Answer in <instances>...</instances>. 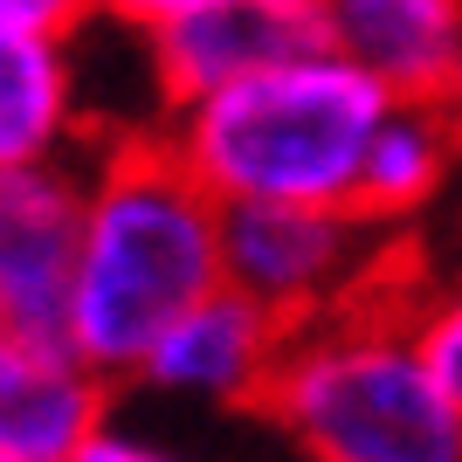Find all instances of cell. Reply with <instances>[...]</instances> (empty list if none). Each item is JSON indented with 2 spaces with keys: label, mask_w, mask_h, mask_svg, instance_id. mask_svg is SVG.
Segmentation results:
<instances>
[{
  "label": "cell",
  "mask_w": 462,
  "mask_h": 462,
  "mask_svg": "<svg viewBox=\"0 0 462 462\" xmlns=\"http://www.w3.org/2000/svg\"><path fill=\"white\" fill-rule=\"evenodd\" d=\"M221 283V200L166 138L97 145L83 193V255L69 290V352L97 380H138L145 352Z\"/></svg>",
  "instance_id": "1"
},
{
  "label": "cell",
  "mask_w": 462,
  "mask_h": 462,
  "mask_svg": "<svg viewBox=\"0 0 462 462\" xmlns=\"http://www.w3.org/2000/svg\"><path fill=\"white\" fill-rule=\"evenodd\" d=\"M69 138H83L69 35L0 21V173L62 159Z\"/></svg>",
  "instance_id": "11"
},
{
  "label": "cell",
  "mask_w": 462,
  "mask_h": 462,
  "mask_svg": "<svg viewBox=\"0 0 462 462\" xmlns=\"http://www.w3.org/2000/svg\"><path fill=\"white\" fill-rule=\"evenodd\" d=\"M90 166L35 159L0 173V331L69 346Z\"/></svg>",
  "instance_id": "5"
},
{
  "label": "cell",
  "mask_w": 462,
  "mask_h": 462,
  "mask_svg": "<svg viewBox=\"0 0 462 462\" xmlns=\"http://www.w3.org/2000/svg\"><path fill=\"white\" fill-rule=\"evenodd\" d=\"M0 462H7V456H0Z\"/></svg>",
  "instance_id": "17"
},
{
  "label": "cell",
  "mask_w": 462,
  "mask_h": 462,
  "mask_svg": "<svg viewBox=\"0 0 462 462\" xmlns=\"http://www.w3.org/2000/svg\"><path fill=\"white\" fill-rule=\"evenodd\" d=\"M77 462H180V456H166L159 442H145V435H132V428L104 421L90 442L77 448Z\"/></svg>",
  "instance_id": "14"
},
{
  "label": "cell",
  "mask_w": 462,
  "mask_h": 462,
  "mask_svg": "<svg viewBox=\"0 0 462 462\" xmlns=\"http://www.w3.org/2000/svg\"><path fill=\"white\" fill-rule=\"evenodd\" d=\"M104 386L69 346L0 331V456L7 462H77L104 414Z\"/></svg>",
  "instance_id": "9"
},
{
  "label": "cell",
  "mask_w": 462,
  "mask_h": 462,
  "mask_svg": "<svg viewBox=\"0 0 462 462\" xmlns=\"http://www.w3.org/2000/svg\"><path fill=\"white\" fill-rule=\"evenodd\" d=\"M290 331L276 325L270 310L242 297L235 283H214L200 304H187L173 325L152 338L138 380L180 401H214V407H263L276 380Z\"/></svg>",
  "instance_id": "7"
},
{
  "label": "cell",
  "mask_w": 462,
  "mask_h": 462,
  "mask_svg": "<svg viewBox=\"0 0 462 462\" xmlns=\"http://www.w3.org/2000/svg\"><path fill=\"white\" fill-rule=\"evenodd\" d=\"M414 290L290 331L263 414L304 462H462V401L414 346Z\"/></svg>",
  "instance_id": "3"
},
{
  "label": "cell",
  "mask_w": 462,
  "mask_h": 462,
  "mask_svg": "<svg viewBox=\"0 0 462 462\" xmlns=\"http://www.w3.org/2000/svg\"><path fill=\"white\" fill-rule=\"evenodd\" d=\"M0 21L14 28H49V35H69L90 21V0H0Z\"/></svg>",
  "instance_id": "13"
},
{
  "label": "cell",
  "mask_w": 462,
  "mask_h": 462,
  "mask_svg": "<svg viewBox=\"0 0 462 462\" xmlns=\"http://www.w3.org/2000/svg\"><path fill=\"white\" fill-rule=\"evenodd\" d=\"M442 104L462 117V56H456V69H448V90H442Z\"/></svg>",
  "instance_id": "16"
},
{
  "label": "cell",
  "mask_w": 462,
  "mask_h": 462,
  "mask_svg": "<svg viewBox=\"0 0 462 462\" xmlns=\"http://www.w3.org/2000/svg\"><path fill=\"white\" fill-rule=\"evenodd\" d=\"M145 35H152L159 83L173 97V111L325 49L318 42V0H187Z\"/></svg>",
  "instance_id": "6"
},
{
  "label": "cell",
  "mask_w": 462,
  "mask_h": 462,
  "mask_svg": "<svg viewBox=\"0 0 462 462\" xmlns=\"http://www.w3.org/2000/svg\"><path fill=\"white\" fill-rule=\"evenodd\" d=\"M407 318H414V346H421L428 373L462 401V276L442 290H414Z\"/></svg>",
  "instance_id": "12"
},
{
  "label": "cell",
  "mask_w": 462,
  "mask_h": 462,
  "mask_svg": "<svg viewBox=\"0 0 462 462\" xmlns=\"http://www.w3.org/2000/svg\"><path fill=\"white\" fill-rule=\"evenodd\" d=\"M318 42L386 97H442L462 56V0H318Z\"/></svg>",
  "instance_id": "8"
},
{
  "label": "cell",
  "mask_w": 462,
  "mask_h": 462,
  "mask_svg": "<svg viewBox=\"0 0 462 462\" xmlns=\"http://www.w3.org/2000/svg\"><path fill=\"white\" fill-rule=\"evenodd\" d=\"M221 283L255 297L283 331L414 290L393 228L366 221L359 208H255V200L221 208Z\"/></svg>",
  "instance_id": "4"
},
{
  "label": "cell",
  "mask_w": 462,
  "mask_h": 462,
  "mask_svg": "<svg viewBox=\"0 0 462 462\" xmlns=\"http://www.w3.org/2000/svg\"><path fill=\"white\" fill-rule=\"evenodd\" d=\"M456 166H462V117L442 97H393L373 125L352 208L401 235L414 214H428L448 193Z\"/></svg>",
  "instance_id": "10"
},
{
  "label": "cell",
  "mask_w": 462,
  "mask_h": 462,
  "mask_svg": "<svg viewBox=\"0 0 462 462\" xmlns=\"http://www.w3.org/2000/svg\"><path fill=\"white\" fill-rule=\"evenodd\" d=\"M393 97L331 49L180 104L166 145L221 208H352L373 125Z\"/></svg>",
  "instance_id": "2"
},
{
  "label": "cell",
  "mask_w": 462,
  "mask_h": 462,
  "mask_svg": "<svg viewBox=\"0 0 462 462\" xmlns=\"http://www.w3.org/2000/svg\"><path fill=\"white\" fill-rule=\"evenodd\" d=\"M173 7H187V0H90V14L125 21V28H159Z\"/></svg>",
  "instance_id": "15"
}]
</instances>
